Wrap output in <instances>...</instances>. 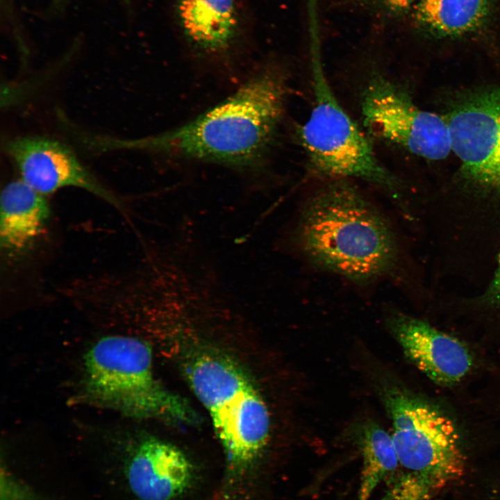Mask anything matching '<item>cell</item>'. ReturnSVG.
<instances>
[{
  "label": "cell",
  "instance_id": "ac0fdd59",
  "mask_svg": "<svg viewBox=\"0 0 500 500\" xmlns=\"http://www.w3.org/2000/svg\"><path fill=\"white\" fill-rule=\"evenodd\" d=\"M484 306L500 309V253L494 275L488 287L478 299Z\"/></svg>",
  "mask_w": 500,
  "mask_h": 500
},
{
  "label": "cell",
  "instance_id": "5bb4252c",
  "mask_svg": "<svg viewBox=\"0 0 500 500\" xmlns=\"http://www.w3.org/2000/svg\"><path fill=\"white\" fill-rule=\"evenodd\" d=\"M493 0H417L414 22L422 31L438 37L474 33L488 22Z\"/></svg>",
  "mask_w": 500,
  "mask_h": 500
},
{
  "label": "cell",
  "instance_id": "52a82bcc",
  "mask_svg": "<svg viewBox=\"0 0 500 500\" xmlns=\"http://www.w3.org/2000/svg\"><path fill=\"white\" fill-rule=\"evenodd\" d=\"M365 126L374 135L414 155L440 160L451 152L446 118L415 106L399 87L376 76L361 101Z\"/></svg>",
  "mask_w": 500,
  "mask_h": 500
},
{
  "label": "cell",
  "instance_id": "277c9868",
  "mask_svg": "<svg viewBox=\"0 0 500 500\" xmlns=\"http://www.w3.org/2000/svg\"><path fill=\"white\" fill-rule=\"evenodd\" d=\"M186 374L209 413L228 469L241 474L255 462L269 439V414L262 396L242 367L217 353L195 356Z\"/></svg>",
  "mask_w": 500,
  "mask_h": 500
},
{
  "label": "cell",
  "instance_id": "7c38bea8",
  "mask_svg": "<svg viewBox=\"0 0 500 500\" xmlns=\"http://www.w3.org/2000/svg\"><path fill=\"white\" fill-rule=\"evenodd\" d=\"M0 247L6 261L27 256L44 235L51 210L46 196L22 180L9 182L0 199Z\"/></svg>",
  "mask_w": 500,
  "mask_h": 500
},
{
  "label": "cell",
  "instance_id": "7a4b0ae2",
  "mask_svg": "<svg viewBox=\"0 0 500 500\" xmlns=\"http://www.w3.org/2000/svg\"><path fill=\"white\" fill-rule=\"evenodd\" d=\"M300 255L356 283L394 272L399 249L390 223L350 179L330 178L303 203L292 231Z\"/></svg>",
  "mask_w": 500,
  "mask_h": 500
},
{
  "label": "cell",
  "instance_id": "9c48e42d",
  "mask_svg": "<svg viewBox=\"0 0 500 500\" xmlns=\"http://www.w3.org/2000/svg\"><path fill=\"white\" fill-rule=\"evenodd\" d=\"M20 180L47 196L65 188H76L123 210L121 200L105 187L62 142L46 137H17L5 143Z\"/></svg>",
  "mask_w": 500,
  "mask_h": 500
},
{
  "label": "cell",
  "instance_id": "e0dca14e",
  "mask_svg": "<svg viewBox=\"0 0 500 500\" xmlns=\"http://www.w3.org/2000/svg\"><path fill=\"white\" fill-rule=\"evenodd\" d=\"M360 9L379 17L394 19L405 15L416 0H348Z\"/></svg>",
  "mask_w": 500,
  "mask_h": 500
},
{
  "label": "cell",
  "instance_id": "6da1fadb",
  "mask_svg": "<svg viewBox=\"0 0 500 500\" xmlns=\"http://www.w3.org/2000/svg\"><path fill=\"white\" fill-rule=\"evenodd\" d=\"M287 94L283 71L267 65L226 100L194 120L165 133L134 140L110 138L112 149H134L173 158L254 168L270 150Z\"/></svg>",
  "mask_w": 500,
  "mask_h": 500
},
{
  "label": "cell",
  "instance_id": "8992f818",
  "mask_svg": "<svg viewBox=\"0 0 500 500\" xmlns=\"http://www.w3.org/2000/svg\"><path fill=\"white\" fill-rule=\"evenodd\" d=\"M399 465L425 483L440 486L460 476L464 459L451 420L428 403L397 390L384 397Z\"/></svg>",
  "mask_w": 500,
  "mask_h": 500
},
{
  "label": "cell",
  "instance_id": "5b68a950",
  "mask_svg": "<svg viewBox=\"0 0 500 500\" xmlns=\"http://www.w3.org/2000/svg\"><path fill=\"white\" fill-rule=\"evenodd\" d=\"M317 33L312 28L310 68L313 106L299 132L311 169L326 179L365 181L399 200V181L378 160L366 135L333 94L322 61Z\"/></svg>",
  "mask_w": 500,
  "mask_h": 500
},
{
  "label": "cell",
  "instance_id": "3957f363",
  "mask_svg": "<svg viewBox=\"0 0 500 500\" xmlns=\"http://www.w3.org/2000/svg\"><path fill=\"white\" fill-rule=\"evenodd\" d=\"M83 399L134 418L190 422L188 403L156 379L149 346L138 338L108 335L85 356Z\"/></svg>",
  "mask_w": 500,
  "mask_h": 500
},
{
  "label": "cell",
  "instance_id": "9a60e30c",
  "mask_svg": "<svg viewBox=\"0 0 500 500\" xmlns=\"http://www.w3.org/2000/svg\"><path fill=\"white\" fill-rule=\"evenodd\" d=\"M360 444L362 467L357 500H369L378 485L400 465L392 436L377 424L362 427Z\"/></svg>",
  "mask_w": 500,
  "mask_h": 500
},
{
  "label": "cell",
  "instance_id": "4fadbf2b",
  "mask_svg": "<svg viewBox=\"0 0 500 500\" xmlns=\"http://www.w3.org/2000/svg\"><path fill=\"white\" fill-rule=\"evenodd\" d=\"M177 16L190 44L201 53L222 56L239 31L238 0H178Z\"/></svg>",
  "mask_w": 500,
  "mask_h": 500
},
{
  "label": "cell",
  "instance_id": "30bf717a",
  "mask_svg": "<svg viewBox=\"0 0 500 500\" xmlns=\"http://www.w3.org/2000/svg\"><path fill=\"white\" fill-rule=\"evenodd\" d=\"M388 324L406 356L435 383L450 386L470 371L471 353L457 338L401 313L392 315Z\"/></svg>",
  "mask_w": 500,
  "mask_h": 500
},
{
  "label": "cell",
  "instance_id": "ba28073f",
  "mask_svg": "<svg viewBox=\"0 0 500 500\" xmlns=\"http://www.w3.org/2000/svg\"><path fill=\"white\" fill-rule=\"evenodd\" d=\"M446 119L463 172L480 185L500 188V86L467 97Z\"/></svg>",
  "mask_w": 500,
  "mask_h": 500
},
{
  "label": "cell",
  "instance_id": "8fae6325",
  "mask_svg": "<svg viewBox=\"0 0 500 500\" xmlns=\"http://www.w3.org/2000/svg\"><path fill=\"white\" fill-rule=\"evenodd\" d=\"M128 485L140 500H172L183 494L193 477L192 466L175 446L157 439L139 444L127 469Z\"/></svg>",
  "mask_w": 500,
  "mask_h": 500
},
{
  "label": "cell",
  "instance_id": "2e32d148",
  "mask_svg": "<svg viewBox=\"0 0 500 500\" xmlns=\"http://www.w3.org/2000/svg\"><path fill=\"white\" fill-rule=\"evenodd\" d=\"M428 487L412 474L397 478L380 500H424Z\"/></svg>",
  "mask_w": 500,
  "mask_h": 500
}]
</instances>
